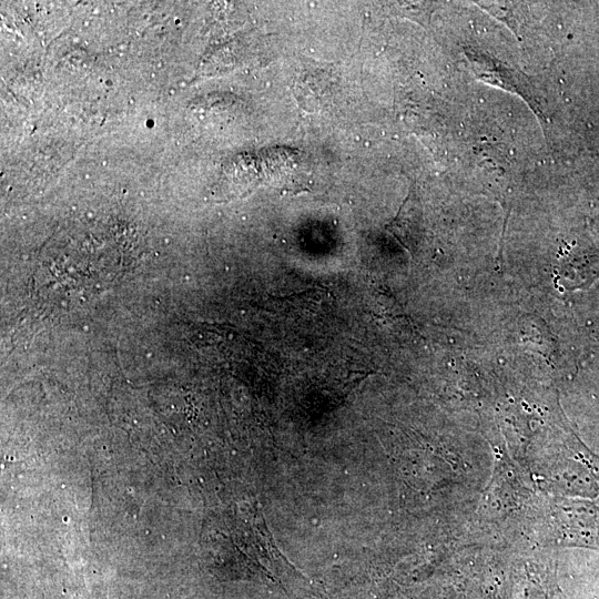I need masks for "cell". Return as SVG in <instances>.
<instances>
[{"label": "cell", "mask_w": 599, "mask_h": 599, "mask_svg": "<svg viewBox=\"0 0 599 599\" xmlns=\"http://www.w3.org/2000/svg\"><path fill=\"white\" fill-rule=\"evenodd\" d=\"M469 57L472 60L473 66L476 69L477 75H480L486 81L490 83H496L503 85V87L509 90H514L515 93L524 95L527 101H533L534 107L536 108V100L531 90L525 88L523 85H529L525 83L524 79H520V75H516L515 71L503 67L497 62H494L491 57L486 55L470 53Z\"/></svg>", "instance_id": "1"}, {"label": "cell", "mask_w": 599, "mask_h": 599, "mask_svg": "<svg viewBox=\"0 0 599 599\" xmlns=\"http://www.w3.org/2000/svg\"><path fill=\"white\" fill-rule=\"evenodd\" d=\"M558 277L568 290L590 287L599 279V256L585 255L566 261L564 268L558 271Z\"/></svg>", "instance_id": "2"}]
</instances>
